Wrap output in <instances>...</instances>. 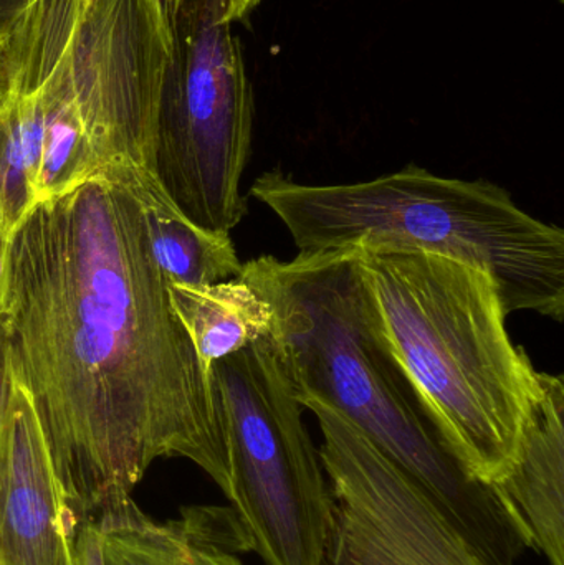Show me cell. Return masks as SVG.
I'll return each instance as SVG.
<instances>
[{"mask_svg":"<svg viewBox=\"0 0 564 565\" xmlns=\"http://www.w3.org/2000/svg\"><path fill=\"white\" fill-rule=\"evenodd\" d=\"M0 331L78 530L132 498L158 458L192 461L227 497L211 372L125 185L98 172L17 225Z\"/></svg>","mask_w":564,"mask_h":565,"instance_id":"obj_1","label":"cell"},{"mask_svg":"<svg viewBox=\"0 0 564 565\" xmlns=\"http://www.w3.org/2000/svg\"><path fill=\"white\" fill-rule=\"evenodd\" d=\"M357 248L242 264L274 312V334L295 397L318 401L363 431L469 537L490 565L525 550L492 488L467 477L413 388L368 324Z\"/></svg>","mask_w":564,"mask_h":565,"instance_id":"obj_2","label":"cell"},{"mask_svg":"<svg viewBox=\"0 0 564 565\" xmlns=\"http://www.w3.org/2000/svg\"><path fill=\"white\" fill-rule=\"evenodd\" d=\"M368 324L470 480L513 467L542 372L507 331L487 271L423 252L357 248Z\"/></svg>","mask_w":564,"mask_h":565,"instance_id":"obj_3","label":"cell"},{"mask_svg":"<svg viewBox=\"0 0 564 565\" xmlns=\"http://www.w3.org/2000/svg\"><path fill=\"white\" fill-rule=\"evenodd\" d=\"M251 194L267 205L300 254L358 248L423 252L487 271L507 315L563 321L564 234L532 217L503 188L440 178L411 164L358 184L308 185L280 169Z\"/></svg>","mask_w":564,"mask_h":565,"instance_id":"obj_4","label":"cell"},{"mask_svg":"<svg viewBox=\"0 0 564 565\" xmlns=\"http://www.w3.org/2000/svg\"><path fill=\"white\" fill-rule=\"evenodd\" d=\"M227 500L265 565H323L333 498L274 331L212 364Z\"/></svg>","mask_w":564,"mask_h":565,"instance_id":"obj_5","label":"cell"},{"mask_svg":"<svg viewBox=\"0 0 564 565\" xmlns=\"http://www.w3.org/2000/svg\"><path fill=\"white\" fill-rule=\"evenodd\" d=\"M222 0H184L156 103L149 172L191 224L231 234L247 215L241 182L254 93Z\"/></svg>","mask_w":564,"mask_h":565,"instance_id":"obj_6","label":"cell"},{"mask_svg":"<svg viewBox=\"0 0 564 565\" xmlns=\"http://www.w3.org/2000/svg\"><path fill=\"white\" fill-rule=\"evenodd\" d=\"M321 465L333 498L323 565H490L439 504L363 431L318 401Z\"/></svg>","mask_w":564,"mask_h":565,"instance_id":"obj_7","label":"cell"},{"mask_svg":"<svg viewBox=\"0 0 564 565\" xmlns=\"http://www.w3.org/2000/svg\"><path fill=\"white\" fill-rule=\"evenodd\" d=\"M76 533L32 402L12 377L0 428V565H78Z\"/></svg>","mask_w":564,"mask_h":565,"instance_id":"obj_8","label":"cell"},{"mask_svg":"<svg viewBox=\"0 0 564 565\" xmlns=\"http://www.w3.org/2000/svg\"><path fill=\"white\" fill-rule=\"evenodd\" d=\"M564 382L542 372V395L523 428L515 463L492 491L523 544L564 565Z\"/></svg>","mask_w":564,"mask_h":565,"instance_id":"obj_9","label":"cell"},{"mask_svg":"<svg viewBox=\"0 0 564 565\" xmlns=\"http://www.w3.org/2000/svg\"><path fill=\"white\" fill-rule=\"evenodd\" d=\"M95 521L105 565H245L251 553L231 508H191L161 523L129 498Z\"/></svg>","mask_w":564,"mask_h":565,"instance_id":"obj_10","label":"cell"},{"mask_svg":"<svg viewBox=\"0 0 564 565\" xmlns=\"http://www.w3.org/2000/svg\"><path fill=\"white\" fill-rule=\"evenodd\" d=\"M128 189L145 212L152 258L168 285H211L241 274L231 234H215L179 214L155 175L131 162L102 169Z\"/></svg>","mask_w":564,"mask_h":565,"instance_id":"obj_11","label":"cell"},{"mask_svg":"<svg viewBox=\"0 0 564 565\" xmlns=\"http://www.w3.org/2000/svg\"><path fill=\"white\" fill-rule=\"evenodd\" d=\"M168 295L209 372L215 362L274 331L270 305L241 275L211 285H168Z\"/></svg>","mask_w":564,"mask_h":565,"instance_id":"obj_12","label":"cell"},{"mask_svg":"<svg viewBox=\"0 0 564 565\" xmlns=\"http://www.w3.org/2000/svg\"><path fill=\"white\" fill-rule=\"evenodd\" d=\"M36 205V169L10 119L0 108V211L7 225H17Z\"/></svg>","mask_w":564,"mask_h":565,"instance_id":"obj_13","label":"cell"},{"mask_svg":"<svg viewBox=\"0 0 564 565\" xmlns=\"http://www.w3.org/2000/svg\"><path fill=\"white\" fill-rule=\"evenodd\" d=\"M78 565L103 564L102 534L95 520L85 521L76 533Z\"/></svg>","mask_w":564,"mask_h":565,"instance_id":"obj_14","label":"cell"},{"mask_svg":"<svg viewBox=\"0 0 564 565\" xmlns=\"http://www.w3.org/2000/svg\"><path fill=\"white\" fill-rule=\"evenodd\" d=\"M149 2H151L152 10H155L162 35L168 40V45L171 46L172 25H174L175 17H178L179 9H181L184 0H149Z\"/></svg>","mask_w":564,"mask_h":565,"instance_id":"obj_15","label":"cell"},{"mask_svg":"<svg viewBox=\"0 0 564 565\" xmlns=\"http://www.w3.org/2000/svg\"><path fill=\"white\" fill-rule=\"evenodd\" d=\"M30 0H0V39H7L25 12Z\"/></svg>","mask_w":564,"mask_h":565,"instance_id":"obj_16","label":"cell"},{"mask_svg":"<svg viewBox=\"0 0 564 565\" xmlns=\"http://www.w3.org/2000/svg\"><path fill=\"white\" fill-rule=\"evenodd\" d=\"M10 388H12V371H10L9 355H7L6 341L0 331V428L9 405Z\"/></svg>","mask_w":564,"mask_h":565,"instance_id":"obj_17","label":"cell"},{"mask_svg":"<svg viewBox=\"0 0 564 565\" xmlns=\"http://www.w3.org/2000/svg\"><path fill=\"white\" fill-rule=\"evenodd\" d=\"M12 85V63L6 39H0V108L7 102Z\"/></svg>","mask_w":564,"mask_h":565,"instance_id":"obj_18","label":"cell"},{"mask_svg":"<svg viewBox=\"0 0 564 565\" xmlns=\"http://www.w3.org/2000/svg\"><path fill=\"white\" fill-rule=\"evenodd\" d=\"M12 232V228L7 225L2 211H0V308H2L3 289H6L7 258H9Z\"/></svg>","mask_w":564,"mask_h":565,"instance_id":"obj_19","label":"cell"},{"mask_svg":"<svg viewBox=\"0 0 564 565\" xmlns=\"http://www.w3.org/2000/svg\"><path fill=\"white\" fill-rule=\"evenodd\" d=\"M260 3V0H222L224 6L225 19L231 23L244 19L245 15L252 12L255 7Z\"/></svg>","mask_w":564,"mask_h":565,"instance_id":"obj_20","label":"cell"}]
</instances>
